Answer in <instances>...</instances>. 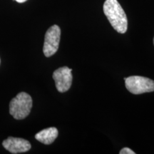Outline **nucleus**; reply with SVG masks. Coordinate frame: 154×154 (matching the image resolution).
<instances>
[{"instance_id": "39448f33", "label": "nucleus", "mask_w": 154, "mask_h": 154, "mask_svg": "<svg viewBox=\"0 0 154 154\" xmlns=\"http://www.w3.org/2000/svg\"><path fill=\"white\" fill-rule=\"evenodd\" d=\"M72 69L67 66L59 68L53 73L52 77L58 91L64 93L70 88L72 84Z\"/></svg>"}, {"instance_id": "0eeeda50", "label": "nucleus", "mask_w": 154, "mask_h": 154, "mask_svg": "<svg viewBox=\"0 0 154 154\" xmlns=\"http://www.w3.org/2000/svg\"><path fill=\"white\" fill-rule=\"evenodd\" d=\"M59 131L55 127H50L41 131L35 135V138L45 145H50L57 138Z\"/></svg>"}, {"instance_id": "20e7f679", "label": "nucleus", "mask_w": 154, "mask_h": 154, "mask_svg": "<svg viewBox=\"0 0 154 154\" xmlns=\"http://www.w3.org/2000/svg\"><path fill=\"white\" fill-rule=\"evenodd\" d=\"M60 37L61 29L57 25H53L47 31L43 47V52L45 57H51L58 51Z\"/></svg>"}, {"instance_id": "f257e3e1", "label": "nucleus", "mask_w": 154, "mask_h": 154, "mask_svg": "<svg viewBox=\"0 0 154 154\" xmlns=\"http://www.w3.org/2000/svg\"><path fill=\"white\" fill-rule=\"evenodd\" d=\"M103 9L113 28L120 34L126 33L128 29V19L119 2L117 0H106Z\"/></svg>"}, {"instance_id": "9b49d317", "label": "nucleus", "mask_w": 154, "mask_h": 154, "mask_svg": "<svg viewBox=\"0 0 154 154\" xmlns=\"http://www.w3.org/2000/svg\"><path fill=\"white\" fill-rule=\"evenodd\" d=\"M0 63H1V60H0Z\"/></svg>"}, {"instance_id": "7ed1b4c3", "label": "nucleus", "mask_w": 154, "mask_h": 154, "mask_svg": "<svg viewBox=\"0 0 154 154\" xmlns=\"http://www.w3.org/2000/svg\"><path fill=\"white\" fill-rule=\"evenodd\" d=\"M125 85L133 94H141L154 91V81L147 77L131 76L124 78Z\"/></svg>"}, {"instance_id": "423d86ee", "label": "nucleus", "mask_w": 154, "mask_h": 154, "mask_svg": "<svg viewBox=\"0 0 154 154\" xmlns=\"http://www.w3.org/2000/svg\"><path fill=\"white\" fill-rule=\"evenodd\" d=\"M2 146L6 150L11 153H21L29 151L32 146L27 140L21 138L9 137L2 142Z\"/></svg>"}, {"instance_id": "1a4fd4ad", "label": "nucleus", "mask_w": 154, "mask_h": 154, "mask_svg": "<svg viewBox=\"0 0 154 154\" xmlns=\"http://www.w3.org/2000/svg\"><path fill=\"white\" fill-rule=\"evenodd\" d=\"M15 1L17 2L18 3H24L26 1H27V0H15Z\"/></svg>"}, {"instance_id": "9d476101", "label": "nucleus", "mask_w": 154, "mask_h": 154, "mask_svg": "<svg viewBox=\"0 0 154 154\" xmlns=\"http://www.w3.org/2000/svg\"><path fill=\"white\" fill-rule=\"evenodd\" d=\"M153 44H154V38H153Z\"/></svg>"}, {"instance_id": "f03ea898", "label": "nucleus", "mask_w": 154, "mask_h": 154, "mask_svg": "<svg viewBox=\"0 0 154 154\" xmlns=\"http://www.w3.org/2000/svg\"><path fill=\"white\" fill-rule=\"evenodd\" d=\"M32 107V99L29 94L21 92L11 99L9 113L15 119L21 120L27 117Z\"/></svg>"}, {"instance_id": "6e6552de", "label": "nucleus", "mask_w": 154, "mask_h": 154, "mask_svg": "<svg viewBox=\"0 0 154 154\" xmlns=\"http://www.w3.org/2000/svg\"><path fill=\"white\" fill-rule=\"evenodd\" d=\"M119 153L120 154H135L136 153H135L133 150L129 149V148L126 147L121 149L120 152H119Z\"/></svg>"}]
</instances>
